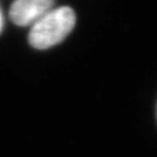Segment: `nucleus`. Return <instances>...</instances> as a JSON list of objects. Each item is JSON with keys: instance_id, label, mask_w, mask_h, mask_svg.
Listing matches in <instances>:
<instances>
[{"instance_id": "obj_2", "label": "nucleus", "mask_w": 157, "mask_h": 157, "mask_svg": "<svg viewBox=\"0 0 157 157\" xmlns=\"http://www.w3.org/2000/svg\"><path fill=\"white\" fill-rule=\"evenodd\" d=\"M52 5L54 0H15L11 6L10 17L17 26H33Z\"/></svg>"}, {"instance_id": "obj_3", "label": "nucleus", "mask_w": 157, "mask_h": 157, "mask_svg": "<svg viewBox=\"0 0 157 157\" xmlns=\"http://www.w3.org/2000/svg\"><path fill=\"white\" fill-rule=\"evenodd\" d=\"M1 28H2V15H1V12H0V32H1Z\"/></svg>"}, {"instance_id": "obj_1", "label": "nucleus", "mask_w": 157, "mask_h": 157, "mask_svg": "<svg viewBox=\"0 0 157 157\" xmlns=\"http://www.w3.org/2000/svg\"><path fill=\"white\" fill-rule=\"evenodd\" d=\"M76 14L70 7L50 10L32 26L29 43L36 49H47L62 42L75 27Z\"/></svg>"}]
</instances>
